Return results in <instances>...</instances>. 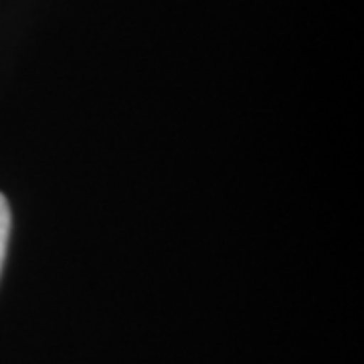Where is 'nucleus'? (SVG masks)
I'll use <instances>...</instances> for the list:
<instances>
[{"mask_svg":"<svg viewBox=\"0 0 364 364\" xmlns=\"http://www.w3.org/2000/svg\"><path fill=\"white\" fill-rule=\"evenodd\" d=\"M9 235H11V208L6 198L0 195V272L6 255V245H9Z\"/></svg>","mask_w":364,"mask_h":364,"instance_id":"nucleus-1","label":"nucleus"}]
</instances>
